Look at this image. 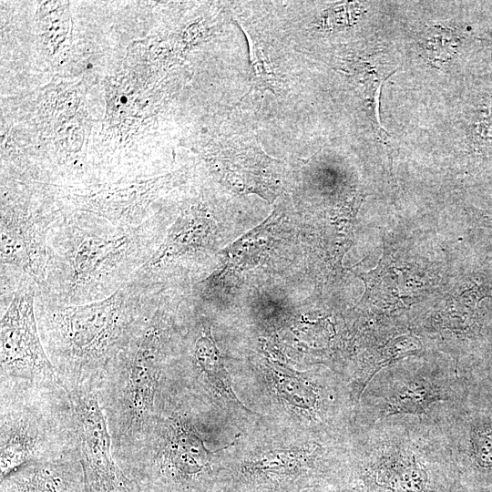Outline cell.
Returning a JSON list of instances; mask_svg holds the SVG:
<instances>
[{
	"label": "cell",
	"instance_id": "cell-2",
	"mask_svg": "<svg viewBox=\"0 0 492 492\" xmlns=\"http://www.w3.org/2000/svg\"><path fill=\"white\" fill-rule=\"evenodd\" d=\"M211 405L162 377L145 429L128 447L113 454L141 492H216L225 447L207 446Z\"/></svg>",
	"mask_w": 492,
	"mask_h": 492
},
{
	"label": "cell",
	"instance_id": "cell-19",
	"mask_svg": "<svg viewBox=\"0 0 492 492\" xmlns=\"http://www.w3.org/2000/svg\"><path fill=\"white\" fill-rule=\"evenodd\" d=\"M87 67L88 69H89V68H92V67H93V65L90 64V63H88V64L87 65Z\"/></svg>",
	"mask_w": 492,
	"mask_h": 492
},
{
	"label": "cell",
	"instance_id": "cell-4",
	"mask_svg": "<svg viewBox=\"0 0 492 492\" xmlns=\"http://www.w3.org/2000/svg\"><path fill=\"white\" fill-rule=\"evenodd\" d=\"M163 292L140 330L109 363L97 387L113 454L128 447L152 416L157 395L181 332Z\"/></svg>",
	"mask_w": 492,
	"mask_h": 492
},
{
	"label": "cell",
	"instance_id": "cell-6",
	"mask_svg": "<svg viewBox=\"0 0 492 492\" xmlns=\"http://www.w3.org/2000/svg\"><path fill=\"white\" fill-rule=\"evenodd\" d=\"M294 435V434H293ZM248 438L225 452L216 491L302 492L324 472L322 446L305 436Z\"/></svg>",
	"mask_w": 492,
	"mask_h": 492
},
{
	"label": "cell",
	"instance_id": "cell-21",
	"mask_svg": "<svg viewBox=\"0 0 492 492\" xmlns=\"http://www.w3.org/2000/svg\"><path fill=\"white\" fill-rule=\"evenodd\" d=\"M490 35H491V36H492V31H491Z\"/></svg>",
	"mask_w": 492,
	"mask_h": 492
},
{
	"label": "cell",
	"instance_id": "cell-13",
	"mask_svg": "<svg viewBox=\"0 0 492 492\" xmlns=\"http://www.w3.org/2000/svg\"><path fill=\"white\" fill-rule=\"evenodd\" d=\"M439 399L437 388L422 378H415L395 388L384 403V413L421 415Z\"/></svg>",
	"mask_w": 492,
	"mask_h": 492
},
{
	"label": "cell",
	"instance_id": "cell-11",
	"mask_svg": "<svg viewBox=\"0 0 492 492\" xmlns=\"http://www.w3.org/2000/svg\"><path fill=\"white\" fill-rule=\"evenodd\" d=\"M0 492H85L76 448L54 458L21 466L1 479Z\"/></svg>",
	"mask_w": 492,
	"mask_h": 492
},
{
	"label": "cell",
	"instance_id": "cell-15",
	"mask_svg": "<svg viewBox=\"0 0 492 492\" xmlns=\"http://www.w3.org/2000/svg\"><path fill=\"white\" fill-rule=\"evenodd\" d=\"M492 94L484 96L474 111L469 140L474 150L481 152L492 141Z\"/></svg>",
	"mask_w": 492,
	"mask_h": 492
},
{
	"label": "cell",
	"instance_id": "cell-5",
	"mask_svg": "<svg viewBox=\"0 0 492 492\" xmlns=\"http://www.w3.org/2000/svg\"><path fill=\"white\" fill-rule=\"evenodd\" d=\"M74 448L72 406L64 387L0 395L1 479L25 464Z\"/></svg>",
	"mask_w": 492,
	"mask_h": 492
},
{
	"label": "cell",
	"instance_id": "cell-7",
	"mask_svg": "<svg viewBox=\"0 0 492 492\" xmlns=\"http://www.w3.org/2000/svg\"><path fill=\"white\" fill-rule=\"evenodd\" d=\"M36 283L25 278L1 312L0 395L63 387L41 341Z\"/></svg>",
	"mask_w": 492,
	"mask_h": 492
},
{
	"label": "cell",
	"instance_id": "cell-12",
	"mask_svg": "<svg viewBox=\"0 0 492 492\" xmlns=\"http://www.w3.org/2000/svg\"><path fill=\"white\" fill-rule=\"evenodd\" d=\"M268 395L282 413L290 415L296 421H318L322 396L320 388L306 374L285 370L271 365L261 378Z\"/></svg>",
	"mask_w": 492,
	"mask_h": 492
},
{
	"label": "cell",
	"instance_id": "cell-3",
	"mask_svg": "<svg viewBox=\"0 0 492 492\" xmlns=\"http://www.w3.org/2000/svg\"><path fill=\"white\" fill-rule=\"evenodd\" d=\"M164 288L133 279L110 296L61 305L36 299L45 351L67 392L98 387L109 363L154 313Z\"/></svg>",
	"mask_w": 492,
	"mask_h": 492
},
{
	"label": "cell",
	"instance_id": "cell-1",
	"mask_svg": "<svg viewBox=\"0 0 492 492\" xmlns=\"http://www.w3.org/2000/svg\"><path fill=\"white\" fill-rule=\"evenodd\" d=\"M165 223L156 214L138 226H122L63 209L48 232L46 278L36 299L73 305L110 296L156 251Z\"/></svg>",
	"mask_w": 492,
	"mask_h": 492
},
{
	"label": "cell",
	"instance_id": "cell-8",
	"mask_svg": "<svg viewBox=\"0 0 492 492\" xmlns=\"http://www.w3.org/2000/svg\"><path fill=\"white\" fill-rule=\"evenodd\" d=\"M67 394L85 492H141L114 458L111 435L99 404L97 387H77Z\"/></svg>",
	"mask_w": 492,
	"mask_h": 492
},
{
	"label": "cell",
	"instance_id": "cell-17",
	"mask_svg": "<svg viewBox=\"0 0 492 492\" xmlns=\"http://www.w3.org/2000/svg\"><path fill=\"white\" fill-rule=\"evenodd\" d=\"M483 222H484V224H486L487 227L492 228V220H491V219H487V220H484Z\"/></svg>",
	"mask_w": 492,
	"mask_h": 492
},
{
	"label": "cell",
	"instance_id": "cell-10",
	"mask_svg": "<svg viewBox=\"0 0 492 492\" xmlns=\"http://www.w3.org/2000/svg\"><path fill=\"white\" fill-rule=\"evenodd\" d=\"M159 182L74 193L75 210L86 211L122 226H138L158 213L152 205Z\"/></svg>",
	"mask_w": 492,
	"mask_h": 492
},
{
	"label": "cell",
	"instance_id": "cell-9",
	"mask_svg": "<svg viewBox=\"0 0 492 492\" xmlns=\"http://www.w3.org/2000/svg\"><path fill=\"white\" fill-rule=\"evenodd\" d=\"M63 209L2 204L0 222L1 291L11 292L25 278L39 289L46 278L47 237Z\"/></svg>",
	"mask_w": 492,
	"mask_h": 492
},
{
	"label": "cell",
	"instance_id": "cell-22",
	"mask_svg": "<svg viewBox=\"0 0 492 492\" xmlns=\"http://www.w3.org/2000/svg\"><path fill=\"white\" fill-rule=\"evenodd\" d=\"M216 492H220V491H216Z\"/></svg>",
	"mask_w": 492,
	"mask_h": 492
},
{
	"label": "cell",
	"instance_id": "cell-14",
	"mask_svg": "<svg viewBox=\"0 0 492 492\" xmlns=\"http://www.w3.org/2000/svg\"><path fill=\"white\" fill-rule=\"evenodd\" d=\"M461 39L456 29L432 26L420 34L418 45L425 58L436 65L450 60L457 53Z\"/></svg>",
	"mask_w": 492,
	"mask_h": 492
},
{
	"label": "cell",
	"instance_id": "cell-16",
	"mask_svg": "<svg viewBox=\"0 0 492 492\" xmlns=\"http://www.w3.org/2000/svg\"><path fill=\"white\" fill-rule=\"evenodd\" d=\"M472 455L476 463L484 468H492V422L484 419L471 430Z\"/></svg>",
	"mask_w": 492,
	"mask_h": 492
},
{
	"label": "cell",
	"instance_id": "cell-20",
	"mask_svg": "<svg viewBox=\"0 0 492 492\" xmlns=\"http://www.w3.org/2000/svg\"><path fill=\"white\" fill-rule=\"evenodd\" d=\"M302 492H311L310 490H305V491H302Z\"/></svg>",
	"mask_w": 492,
	"mask_h": 492
},
{
	"label": "cell",
	"instance_id": "cell-18",
	"mask_svg": "<svg viewBox=\"0 0 492 492\" xmlns=\"http://www.w3.org/2000/svg\"><path fill=\"white\" fill-rule=\"evenodd\" d=\"M120 101L122 103H126L128 100H127V97L125 96H123V97H121Z\"/></svg>",
	"mask_w": 492,
	"mask_h": 492
}]
</instances>
